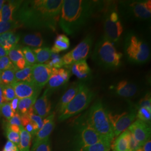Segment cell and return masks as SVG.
Returning a JSON list of instances; mask_svg holds the SVG:
<instances>
[{"instance_id":"f5cc1de1","label":"cell","mask_w":151,"mask_h":151,"mask_svg":"<svg viewBox=\"0 0 151 151\" xmlns=\"http://www.w3.org/2000/svg\"><path fill=\"white\" fill-rule=\"evenodd\" d=\"M4 100H3V96H2V87L1 85H0V109L1 108V106L4 104Z\"/></svg>"},{"instance_id":"4fadbf2b","label":"cell","mask_w":151,"mask_h":151,"mask_svg":"<svg viewBox=\"0 0 151 151\" xmlns=\"http://www.w3.org/2000/svg\"><path fill=\"white\" fill-rule=\"evenodd\" d=\"M53 68L45 64L37 63L32 66V82L40 89L46 85L52 75Z\"/></svg>"},{"instance_id":"f907efd6","label":"cell","mask_w":151,"mask_h":151,"mask_svg":"<svg viewBox=\"0 0 151 151\" xmlns=\"http://www.w3.org/2000/svg\"><path fill=\"white\" fill-rule=\"evenodd\" d=\"M143 151H151V141L150 139L147 140L143 145Z\"/></svg>"},{"instance_id":"cb8c5ba5","label":"cell","mask_w":151,"mask_h":151,"mask_svg":"<svg viewBox=\"0 0 151 151\" xmlns=\"http://www.w3.org/2000/svg\"><path fill=\"white\" fill-rule=\"evenodd\" d=\"M131 133L129 130H125L111 145V148L115 151H131L129 142Z\"/></svg>"},{"instance_id":"bcb514c9","label":"cell","mask_w":151,"mask_h":151,"mask_svg":"<svg viewBox=\"0 0 151 151\" xmlns=\"http://www.w3.org/2000/svg\"><path fill=\"white\" fill-rule=\"evenodd\" d=\"M129 148L131 151H135L140 147H142L139 143L136 140L133 135L131 133L130 137L129 142Z\"/></svg>"},{"instance_id":"91938a15","label":"cell","mask_w":151,"mask_h":151,"mask_svg":"<svg viewBox=\"0 0 151 151\" xmlns=\"http://www.w3.org/2000/svg\"></svg>"},{"instance_id":"d590c367","label":"cell","mask_w":151,"mask_h":151,"mask_svg":"<svg viewBox=\"0 0 151 151\" xmlns=\"http://www.w3.org/2000/svg\"><path fill=\"white\" fill-rule=\"evenodd\" d=\"M2 96L4 103H10L16 97L14 89L11 85H1Z\"/></svg>"},{"instance_id":"ba28073f","label":"cell","mask_w":151,"mask_h":151,"mask_svg":"<svg viewBox=\"0 0 151 151\" xmlns=\"http://www.w3.org/2000/svg\"><path fill=\"white\" fill-rule=\"evenodd\" d=\"M118 4L121 14L128 20L145 21L151 18V0L121 1Z\"/></svg>"},{"instance_id":"681fc988","label":"cell","mask_w":151,"mask_h":151,"mask_svg":"<svg viewBox=\"0 0 151 151\" xmlns=\"http://www.w3.org/2000/svg\"><path fill=\"white\" fill-rule=\"evenodd\" d=\"M5 124L9 127V128L10 129L14 132H16V133H20V128L16 125H9V124H7V122H6Z\"/></svg>"},{"instance_id":"6f0895ef","label":"cell","mask_w":151,"mask_h":151,"mask_svg":"<svg viewBox=\"0 0 151 151\" xmlns=\"http://www.w3.org/2000/svg\"><path fill=\"white\" fill-rule=\"evenodd\" d=\"M2 151H4V150H2Z\"/></svg>"},{"instance_id":"d4e9b609","label":"cell","mask_w":151,"mask_h":151,"mask_svg":"<svg viewBox=\"0 0 151 151\" xmlns=\"http://www.w3.org/2000/svg\"><path fill=\"white\" fill-rule=\"evenodd\" d=\"M22 43L33 48H41L44 44V39L40 32L30 33L24 35L22 38Z\"/></svg>"},{"instance_id":"8d00e7d4","label":"cell","mask_w":151,"mask_h":151,"mask_svg":"<svg viewBox=\"0 0 151 151\" xmlns=\"http://www.w3.org/2000/svg\"><path fill=\"white\" fill-rule=\"evenodd\" d=\"M21 49L27 66H32L37 64L36 58L32 49L28 47H21Z\"/></svg>"},{"instance_id":"60d3db41","label":"cell","mask_w":151,"mask_h":151,"mask_svg":"<svg viewBox=\"0 0 151 151\" xmlns=\"http://www.w3.org/2000/svg\"><path fill=\"white\" fill-rule=\"evenodd\" d=\"M31 151H52L49 138L41 141Z\"/></svg>"},{"instance_id":"7bdbcfd3","label":"cell","mask_w":151,"mask_h":151,"mask_svg":"<svg viewBox=\"0 0 151 151\" xmlns=\"http://www.w3.org/2000/svg\"><path fill=\"white\" fill-rule=\"evenodd\" d=\"M27 114L31 121L38 127L39 130L41 129L43 125V119L34 113L33 108Z\"/></svg>"},{"instance_id":"680465c9","label":"cell","mask_w":151,"mask_h":151,"mask_svg":"<svg viewBox=\"0 0 151 151\" xmlns=\"http://www.w3.org/2000/svg\"><path fill=\"white\" fill-rule=\"evenodd\" d=\"M0 73H1V72H0Z\"/></svg>"},{"instance_id":"f6af8a7d","label":"cell","mask_w":151,"mask_h":151,"mask_svg":"<svg viewBox=\"0 0 151 151\" xmlns=\"http://www.w3.org/2000/svg\"><path fill=\"white\" fill-rule=\"evenodd\" d=\"M7 123L9 125H16L19 126L20 128L22 127V120H21V116L17 113L15 114L11 119L7 122Z\"/></svg>"},{"instance_id":"e575fe53","label":"cell","mask_w":151,"mask_h":151,"mask_svg":"<svg viewBox=\"0 0 151 151\" xmlns=\"http://www.w3.org/2000/svg\"><path fill=\"white\" fill-rule=\"evenodd\" d=\"M136 117L147 124H150L151 120V107H142L138 109Z\"/></svg>"},{"instance_id":"f1b7e54d","label":"cell","mask_w":151,"mask_h":151,"mask_svg":"<svg viewBox=\"0 0 151 151\" xmlns=\"http://www.w3.org/2000/svg\"><path fill=\"white\" fill-rule=\"evenodd\" d=\"M32 52L35 56L37 62L40 64H44L50 60L52 52L49 48H32Z\"/></svg>"},{"instance_id":"277c9868","label":"cell","mask_w":151,"mask_h":151,"mask_svg":"<svg viewBox=\"0 0 151 151\" xmlns=\"http://www.w3.org/2000/svg\"><path fill=\"white\" fill-rule=\"evenodd\" d=\"M103 28L104 37L112 43H116L123 32V27L118 12V5L113 1H103Z\"/></svg>"},{"instance_id":"44dd1931","label":"cell","mask_w":151,"mask_h":151,"mask_svg":"<svg viewBox=\"0 0 151 151\" xmlns=\"http://www.w3.org/2000/svg\"><path fill=\"white\" fill-rule=\"evenodd\" d=\"M5 2L0 12V22H11L14 20V14L22 4V1H7Z\"/></svg>"},{"instance_id":"f35d334b","label":"cell","mask_w":151,"mask_h":151,"mask_svg":"<svg viewBox=\"0 0 151 151\" xmlns=\"http://www.w3.org/2000/svg\"><path fill=\"white\" fill-rule=\"evenodd\" d=\"M5 131L6 136L8 139V140L11 141V142H12L18 147L20 142V133L12 131L6 124Z\"/></svg>"},{"instance_id":"8992f818","label":"cell","mask_w":151,"mask_h":151,"mask_svg":"<svg viewBox=\"0 0 151 151\" xmlns=\"http://www.w3.org/2000/svg\"><path fill=\"white\" fill-rule=\"evenodd\" d=\"M124 52L126 58L133 64H144L150 58V49L148 44L132 32H128L125 36Z\"/></svg>"},{"instance_id":"ffe728a7","label":"cell","mask_w":151,"mask_h":151,"mask_svg":"<svg viewBox=\"0 0 151 151\" xmlns=\"http://www.w3.org/2000/svg\"><path fill=\"white\" fill-rule=\"evenodd\" d=\"M82 83V82H73L60 97L57 106V111L59 115L63 112L67 104L75 96L80 90Z\"/></svg>"},{"instance_id":"ac0fdd59","label":"cell","mask_w":151,"mask_h":151,"mask_svg":"<svg viewBox=\"0 0 151 151\" xmlns=\"http://www.w3.org/2000/svg\"><path fill=\"white\" fill-rule=\"evenodd\" d=\"M54 116L55 115L54 113L51 114L46 118L43 119V127L41 129L38 130V132L35 134L32 150H33L41 141L49 138V136L54 129L55 126Z\"/></svg>"},{"instance_id":"4316f807","label":"cell","mask_w":151,"mask_h":151,"mask_svg":"<svg viewBox=\"0 0 151 151\" xmlns=\"http://www.w3.org/2000/svg\"><path fill=\"white\" fill-rule=\"evenodd\" d=\"M70 46V39L65 34H58L55 38L54 44L51 48V52L58 54L60 52L65 51Z\"/></svg>"},{"instance_id":"836d02e7","label":"cell","mask_w":151,"mask_h":151,"mask_svg":"<svg viewBox=\"0 0 151 151\" xmlns=\"http://www.w3.org/2000/svg\"><path fill=\"white\" fill-rule=\"evenodd\" d=\"M22 27V25L15 20L11 22H0V34L12 32Z\"/></svg>"},{"instance_id":"f546056e","label":"cell","mask_w":151,"mask_h":151,"mask_svg":"<svg viewBox=\"0 0 151 151\" xmlns=\"http://www.w3.org/2000/svg\"><path fill=\"white\" fill-rule=\"evenodd\" d=\"M32 66H27L21 70H17L15 74L16 82H32Z\"/></svg>"},{"instance_id":"74e56055","label":"cell","mask_w":151,"mask_h":151,"mask_svg":"<svg viewBox=\"0 0 151 151\" xmlns=\"http://www.w3.org/2000/svg\"><path fill=\"white\" fill-rule=\"evenodd\" d=\"M45 65H48L52 68H62L65 65L62 60V57H61L59 54L52 52L50 60L45 63Z\"/></svg>"},{"instance_id":"52a82bcc","label":"cell","mask_w":151,"mask_h":151,"mask_svg":"<svg viewBox=\"0 0 151 151\" xmlns=\"http://www.w3.org/2000/svg\"><path fill=\"white\" fill-rule=\"evenodd\" d=\"M95 93L82 82L79 91L67 104L63 112L59 115L58 120L62 122L70 118L85 110L94 97Z\"/></svg>"},{"instance_id":"4dcf8cb0","label":"cell","mask_w":151,"mask_h":151,"mask_svg":"<svg viewBox=\"0 0 151 151\" xmlns=\"http://www.w3.org/2000/svg\"><path fill=\"white\" fill-rule=\"evenodd\" d=\"M111 143L107 140H101L78 151H110L111 149Z\"/></svg>"},{"instance_id":"9c48e42d","label":"cell","mask_w":151,"mask_h":151,"mask_svg":"<svg viewBox=\"0 0 151 151\" xmlns=\"http://www.w3.org/2000/svg\"><path fill=\"white\" fill-rule=\"evenodd\" d=\"M93 43L92 35H87L75 48L62 57L64 65H70L80 61L86 60L91 54Z\"/></svg>"},{"instance_id":"3957f363","label":"cell","mask_w":151,"mask_h":151,"mask_svg":"<svg viewBox=\"0 0 151 151\" xmlns=\"http://www.w3.org/2000/svg\"><path fill=\"white\" fill-rule=\"evenodd\" d=\"M122 57L123 54L104 35L96 42L92 54V60L106 69L118 68L121 65Z\"/></svg>"},{"instance_id":"c3c4849f","label":"cell","mask_w":151,"mask_h":151,"mask_svg":"<svg viewBox=\"0 0 151 151\" xmlns=\"http://www.w3.org/2000/svg\"><path fill=\"white\" fill-rule=\"evenodd\" d=\"M19 101V99L17 97H15L14 99L11 102H10V105H11V109L13 111L14 114L17 113V106H18V103Z\"/></svg>"},{"instance_id":"9f6ffc18","label":"cell","mask_w":151,"mask_h":151,"mask_svg":"<svg viewBox=\"0 0 151 151\" xmlns=\"http://www.w3.org/2000/svg\"><path fill=\"white\" fill-rule=\"evenodd\" d=\"M0 85H3L2 81H1V76H0Z\"/></svg>"},{"instance_id":"ab89813d","label":"cell","mask_w":151,"mask_h":151,"mask_svg":"<svg viewBox=\"0 0 151 151\" xmlns=\"http://www.w3.org/2000/svg\"><path fill=\"white\" fill-rule=\"evenodd\" d=\"M15 114L11 109L10 103H4L0 109V115H2L7 121L14 116Z\"/></svg>"},{"instance_id":"30bf717a","label":"cell","mask_w":151,"mask_h":151,"mask_svg":"<svg viewBox=\"0 0 151 151\" xmlns=\"http://www.w3.org/2000/svg\"><path fill=\"white\" fill-rule=\"evenodd\" d=\"M108 118L113 129L114 137H118L128 128L135 120L136 109H131L129 111L122 113L113 114L107 111Z\"/></svg>"},{"instance_id":"d6a6232c","label":"cell","mask_w":151,"mask_h":151,"mask_svg":"<svg viewBox=\"0 0 151 151\" xmlns=\"http://www.w3.org/2000/svg\"><path fill=\"white\" fill-rule=\"evenodd\" d=\"M17 70L16 68L15 67L12 69L1 72L0 73V76L2 84L6 85H11L12 83L16 82L15 74Z\"/></svg>"},{"instance_id":"484cf974","label":"cell","mask_w":151,"mask_h":151,"mask_svg":"<svg viewBox=\"0 0 151 151\" xmlns=\"http://www.w3.org/2000/svg\"><path fill=\"white\" fill-rule=\"evenodd\" d=\"M39 95L32 96L19 100L17 106V113L20 115L27 114L33 108V106L36 102Z\"/></svg>"},{"instance_id":"11a10c76","label":"cell","mask_w":151,"mask_h":151,"mask_svg":"<svg viewBox=\"0 0 151 151\" xmlns=\"http://www.w3.org/2000/svg\"><path fill=\"white\" fill-rule=\"evenodd\" d=\"M135 151H143V148L140 147L139 148H138L137 150H136Z\"/></svg>"},{"instance_id":"e0dca14e","label":"cell","mask_w":151,"mask_h":151,"mask_svg":"<svg viewBox=\"0 0 151 151\" xmlns=\"http://www.w3.org/2000/svg\"><path fill=\"white\" fill-rule=\"evenodd\" d=\"M114 93L123 97H132L138 92V86L133 82L123 80L110 88Z\"/></svg>"},{"instance_id":"2e32d148","label":"cell","mask_w":151,"mask_h":151,"mask_svg":"<svg viewBox=\"0 0 151 151\" xmlns=\"http://www.w3.org/2000/svg\"><path fill=\"white\" fill-rule=\"evenodd\" d=\"M52 92L47 88L33 106L34 113L44 119L50 114L52 105L49 97Z\"/></svg>"},{"instance_id":"db71d44e","label":"cell","mask_w":151,"mask_h":151,"mask_svg":"<svg viewBox=\"0 0 151 151\" xmlns=\"http://www.w3.org/2000/svg\"><path fill=\"white\" fill-rule=\"evenodd\" d=\"M6 1L4 0H0V12L2 10V6L4 5V4H5Z\"/></svg>"},{"instance_id":"816d5d0a","label":"cell","mask_w":151,"mask_h":151,"mask_svg":"<svg viewBox=\"0 0 151 151\" xmlns=\"http://www.w3.org/2000/svg\"><path fill=\"white\" fill-rule=\"evenodd\" d=\"M7 55L8 52H7L5 49L0 45V58L5 56H7Z\"/></svg>"},{"instance_id":"d6986e66","label":"cell","mask_w":151,"mask_h":151,"mask_svg":"<svg viewBox=\"0 0 151 151\" xmlns=\"http://www.w3.org/2000/svg\"><path fill=\"white\" fill-rule=\"evenodd\" d=\"M67 66L69 68L71 74L76 76L79 80L85 81L91 78V70L86 60H82Z\"/></svg>"},{"instance_id":"5bb4252c","label":"cell","mask_w":151,"mask_h":151,"mask_svg":"<svg viewBox=\"0 0 151 151\" xmlns=\"http://www.w3.org/2000/svg\"><path fill=\"white\" fill-rule=\"evenodd\" d=\"M128 130L134 137L141 147L150 139L151 128L149 124L137 119L128 127Z\"/></svg>"},{"instance_id":"ee69618b","label":"cell","mask_w":151,"mask_h":151,"mask_svg":"<svg viewBox=\"0 0 151 151\" xmlns=\"http://www.w3.org/2000/svg\"><path fill=\"white\" fill-rule=\"evenodd\" d=\"M151 97L150 92H148L142 97L136 106V109H139L142 107H151Z\"/></svg>"},{"instance_id":"9a60e30c","label":"cell","mask_w":151,"mask_h":151,"mask_svg":"<svg viewBox=\"0 0 151 151\" xmlns=\"http://www.w3.org/2000/svg\"><path fill=\"white\" fill-rule=\"evenodd\" d=\"M14 89L16 97L19 100L39 95L41 89L36 86L32 82H15L11 85Z\"/></svg>"},{"instance_id":"7dc6e473","label":"cell","mask_w":151,"mask_h":151,"mask_svg":"<svg viewBox=\"0 0 151 151\" xmlns=\"http://www.w3.org/2000/svg\"><path fill=\"white\" fill-rule=\"evenodd\" d=\"M4 150L5 151H19L18 147L9 140H7L6 143Z\"/></svg>"},{"instance_id":"83f0119b","label":"cell","mask_w":151,"mask_h":151,"mask_svg":"<svg viewBox=\"0 0 151 151\" xmlns=\"http://www.w3.org/2000/svg\"><path fill=\"white\" fill-rule=\"evenodd\" d=\"M32 137L30 134L28 133L23 127L20 128V142L18 146L19 151H30Z\"/></svg>"},{"instance_id":"7402d4cb","label":"cell","mask_w":151,"mask_h":151,"mask_svg":"<svg viewBox=\"0 0 151 151\" xmlns=\"http://www.w3.org/2000/svg\"><path fill=\"white\" fill-rule=\"evenodd\" d=\"M7 55L17 70H22L27 66L21 47L19 45H17L9 50Z\"/></svg>"},{"instance_id":"b9f144b4","label":"cell","mask_w":151,"mask_h":151,"mask_svg":"<svg viewBox=\"0 0 151 151\" xmlns=\"http://www.w3.org/2000/svg\"><path fill=\"white\" fill-rule=\"evenodd\" d=\"M15 67L12 64L8 56H5L0 58V72L4 70L14 68Z\"/></svg>"},{"instance_id":"7c38bea8","label":"cell","mask_w":151,"mask_h":151,"mask_svg":"<svg viewBox=\"0 0 151 151\" xmlns=\"http://www.w3.org/2000/svg\"><path fill=\"white\" fill-rule=\"evenodd\" d=\"M65 68H53L52 73L47 83V88L52 92L64 86L70 78L71 73L68 66Z\"/></svg>"},{"instance_id":"6da1fadb","label":"cell","mask_w":151,"mask_h":151,"mask_svg":"<svg viewBox=\"0 0 151 151\" xmlns=\"http://www.w3.org/2000/svg\"><path fill=\"white\" fill-rule=\"evenodd\" d=\"M63 0H28L14 14V20L22 27L54 32L59 24Z\"/></svg>"},{"instance_id":"1f68e13d","label":"cell","mask_w":151,"mask_h":151,"mask_svg":"<svg viewBox=\"0 0 151 151\" xmlns=\"http://www.w3.org/2000/svg\"><path fill=\"white\" fill-rule=\"evenodd\" d=\"M20 116L22 126L23 127V128L30 134L32 137L35 135L39 130L38 127L31 121L27 114L22 115Z\"/></svg>"},{"instance_id":"603a6c76","label":"cell","mask_w":151,"mask_h":151,"mask_svg":"<svg viewBox=\"0 0 151 151\" xmlns=\"http://www.w3.org/2000/svg\"><path fill=\"white\" fill-rule=\"evenodd\" d=\"M20 40V36L14 31L0 34V45L8 52L18 45Z\"/></svg>"},{"instance_id":"5b68a950","label":"cell","mask_w":151,"mask_h":151,"mask_svg":"<svg viewBox=\"0 0 151 151\" xmlns=\"http://www.w3.org/2000/svg\"><path fill=\"white\" fill-rule=\"evenodd\" d=\"M86 125L95 130L103 139L111 143L114 137L113 129L108 118L107 111L100 100H97L90 109Z\"/></svg>"},{"instance_id":"8fae6325","label":"cell","mask_w":151,"mask_h":151,"mask_svg":"<svg viewBox=\"0 0 151 151\" xmlns=\"http://www.w3.org/2000/svg\"><path fill=\"white\" fill-rule=\"evenodd\" d=\"M104 140L105 139L90 127L87 125H82L77 137L76 145L78 151L82 148L92 145L99 141Z\"/></svg>"},{"instance_id":"7a4b0ae2","label":"cell","mask_w":151,"mask_h":151,"mask_svg":"<svg viewBox=\"0 0 151 151\" xmlns=\"http://www.w3.org/2000/svg\"><path fill=\"white\" fill-rule=\"evenodd\" d=\"M103 1L90 0H64L59 24L64 32L73 35L86 25L92 16L101 12Z\"/></svg>"}]
</instances>
